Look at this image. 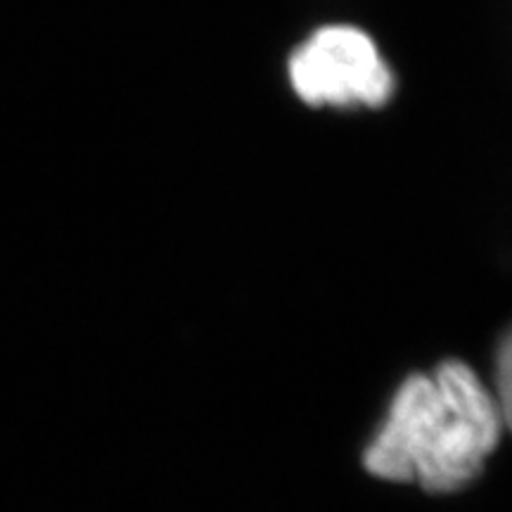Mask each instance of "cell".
<instances>
[{
	"mask_svg": "<svg viewBox=\"0 0 512 512\" xmlns=\"http://www.w3.org/2000/svg\"><path fill=\"white\" fill-rule=\"evenodd\" d=\"M503 427L496 394L463 361H446L401 384L363 463L377 479L453 494L482 475Z\"/></svg>",
	"mask_w": 512,
	"mask_h": 512,
	"instance_id": "cell-1",
	"label": "cell"
},
{
	"mask_svg": "<svg viewBox=\"0 0 512 512\" xmlns=\"http://www.w3.org/2000/svg\"><path fill=\"white\" fill-rule=\"evenodd\" d=\"M290 81L309 105L377 107L394 91V76L373 38L356 27H323L290 57Z\"/></svg>",
	"mask_w": 512,
	"mask_h": 512,
	"instance_id": "cell-2",
	"label": "cell"
},
{
	"mask_svg": "<svg viewBox=\"0 0 512 512\" xmlns=\"http://www.w3.org/2000/svg\"><path fill=\"white\" fill-rule=\"evenodd\" d=\"M496 399L501 406L503 422L512 430V332L503 339L496 361Z\"/></svg>",
	"mask_w": 512,
	"mask_h": 512,
	"instance_id": "cell-3",
	"label": "cell"
}]
</instances>
